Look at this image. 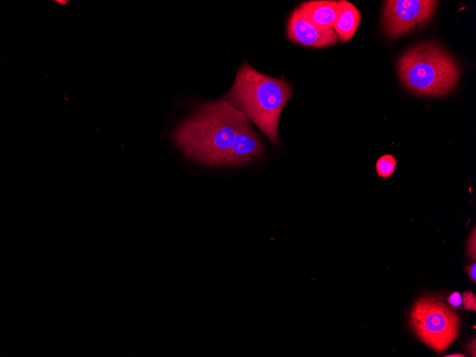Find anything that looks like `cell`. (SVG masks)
<instances>
[{"mask_svg": "<svg viewBox=\"0 0 476 357\" xmlns=\"http://www.w3.org/2000/svg\"><path fill=\"white\" fill-rule=\"evenodd\" d=\"M462 302L466 309L476 310V297L472 292H464L462 294Z\"/></svg>", "mask_w": 476, "mask_h": 357, "instance_id": "11", "label": "cell"}, {"mask_svg": "<svg viewBox=\"0 0 476 357\" xmlns=\"http://www.w3.org/2000/svg\"><path fill=\"white\" fill-rule=\"evenodd\" d=\"M416 336L438 353L444 352L458 334L460 319L457 312L438 297L417 301L410 314Z\"/></svg>", "mask_w": 476, "mask_h": 357, "instance_id": "4", "label": "cell"}, {"mask_svg": "<svg viewBox=\"0 0 476 357\" xmlns=\"http://www.w3.org/2000/svg\"><path fill=\"white\" fill-rule=\"evenodd\" d=\"M56 2L58 3V4H60L61 5H65L68 3L67 1H61V0H60V1L56 0Z\"/></svg>", "mask_w": 476, "mask_h": 357, "instance_id": "17", "label": "cell"}, {"mask_svg": "<svg viewBox=\"0 0 476 357\" xmlns=\"http://www.w3.org/2000/svg\"><path fill=\"white\" fill-rule=\"evenodd\" d=\"M291 94L292 88L286 81L263 74L244 63L222 99L242 112L277 146L279 117Z\"/></svg>", "mask_w": 476, "mask_h": 357, "instance_id": "2", "label": "cell"}, {"mask_svg": "<svg viewBox=\"0 0 476 357\" xmlns=\"http://www.w3.org/2000/svg\"><path fill=\"white\" fill-rule=\"evenodd\" d=\"M468 350L472 356H476V352H475V339H473L472 342L471 341L468 346Z\"/></svg>", "mask_w": 476, "mask_h": 357, "instance_id": "15", "label": "cell"}, {"mask_svg": "<svg viewBox=\"0 0 476 357\" xmlns=\"http://www.w3.org/2000/svg\"><path fill=\"white\" fill-rule=\"evenodd\" d=\"M397 165V160L393 155H383L376 161V172L379 177L386 179L394 174Z\"/></svg>", "mask_w": 476, "mask_h": 357, "instance_id": "10", "label": "cell"}, {"mask_svg": "<svg viewBox=\"0 0 476 357\" xmlns=\"http://www.w3.org/2000/svg\"><path fill=\"white\" fill-rule=\"evenodd\" d=\"M249 122L222 98L200 105L182 120L172 138L184 155L209 165H232L234 141Z\"/></svg>", "mask_w": 476, "mask_h": 357, "instance_id": "1", "label": "cell"}, {"mask_svg": "<svg viewBox=\"0 0 476 357\" xmlns=\"http://www.w3.org/2000/svg\"><path fill=\"white\" fill-rule=\"evenodd\" d=\"M339 1H308L296 8L298 14L318 29H332L338 11Z\"/></svg>", "mask_w": 476, "mask_h": 357, "instance_id": "7", "label": "cell"}, {"mask_svg": "<svg viewBox=\"0 0 476 357\" xmlns=\"http://www.w3.org/2000/svg\"><path fill=\"white\" fill-rule=\"evenodd\" d=\"M466 271L470 276V280L475 283L476 281V264L474 263L473 264L468 266L466 267Z\"/></svg>", "mask_w": 476, "mask_h": 357, "instance_id": "14", "label": "cell"}, {"mask_svg": "<svg viewBox=\"0 0 476 357\" xmlns=\"http://www.w3.org/2000/svg\"><path fill=\"white\" fill-rule=\"evenodd\" d=\"M263 145L250 123L238 133L232 149V165H242L262 155Z\"/></svg>", "mask_w": 476, "mask_h": 357, "instance_id": "8", "label": "cell"}, {"mask_svg": "<svg viewBox=\"0 0 476 357\" xmlns=\"http://www.w3.org/2000/svg\"><path fill=\"white\" fill-rule=\"evenodd\" d=\"M476 234H475V227H474L473 230L472 231L470 237L468 239V242H467V254L468 256L473 260L475 261L476 259V249H475V238H476Z\"/></svg>", "mask_w": 476, "mask_h": 357, "instance_id": "12", "label": "cell"}, {"mask_svg": "<svg viewBox=\"0 0 476 357\" xmlns=\"http://www.w3.org/2000/svg\"><path fill=\"white\" fill-rule=\"evenodd\" d=\"M437 1L388 0L383 12V26L386 33L398 38L416 26L427 24L436 9Z\"/></svg>", "mask_w": 476, "mask_h": 357, "instance_id": "5", "label": "cell"}, {"mask_svg": "<svg viewBox=\"0 0 476 357\" xmlns=\"http://www.w3.org/2000/svg\"><path fill=\"white\" fill-rule=\"evenodd\" d=\"M448 356V357H463V356H465L463 355V354H460V353H455V354H450V355H448V356Z\"/></svg>", "mask_w": 476, "mask_h": 357, "instance_id": "16", "label": "cell"}, {"mask_svg": "<svg viewBox=\"0 0 476 357\" xmlns=\"http://www.w3.org/2000/svg\"><path fill=\"white\" fill-rule=\"evenodd\" d=\"M448 302L454 306H460L462 304V298L460 294L458 292L452 293L448 297Z\"/></svg>", "mask_w": 476, "mask_h": 357, "instance_id": "13", "label": "cell"}, {"mask_svg": "<svg viewBox=\"0 0 476 357\" xmlns=\"http://www.w3.org/2000/svg\"><path fill=\"white\" fill-rule=\"evenodd\" d=\"M399 78L413 93L422 96H441L449 93L460 78L453 57L431 42H423L405 52L398 63Z\"/></svg>", "mask_w": 476, "mask_h": 357, "instance_id": "3", "label": "cell"}, {"mask_svg": "<svg viewBox=\"0 0 476 357\" xmlns=\"http://www.w3.org/2000/svg\"><path fill=\"white\" fill-rule=\"evenodd\" d=\"M361 19L358 9L351 2L339 1L338 11L333 29L342 42L349 41L356 33Z\"/></svg>", "mask_w": 476, "mask_h": 357, "instance_id": "9", "label": "cell"}, {"mask_svg": "<svg viewBox=\"0 0 476 357\" xmlns=\"http://www.w3.org/2000/svg\"><path fill=\"white\" fill-rule=\"evenodd\" d=\"M286 32L289 40L307 47L331 46L338 41V36L333 29H318L300 17L296 9L288 19Z\"/></svg>", "mask_w": 476, "mask_h": 357, "instance_id": "6", "label": "cell"}]
</instances>
